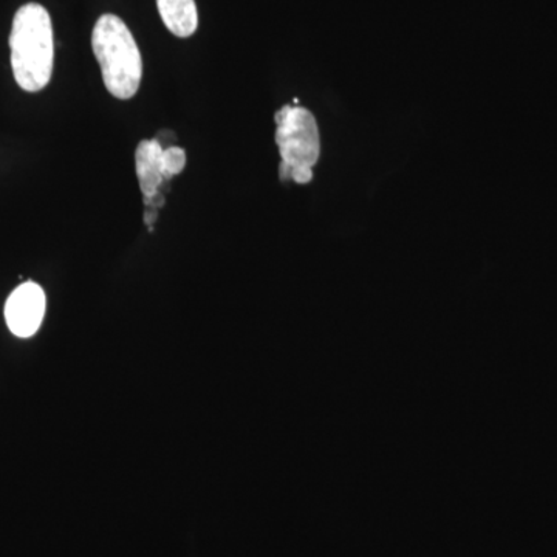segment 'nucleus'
Listing matches in <instances>:
<instances>
[{
	"instance_id": "39448f33",
	"label": "nucleus",
	"mask_w": 557,
	"mask_h": 557,
	"mask_svg": "<svg viewBox=\"0 0 557 557\" xmlns=\"http://www.w3.org/2000/svg\"><path fill=\"white\" fill-rule=\"evenodd\" d=\"M163 149L159 139L153 138L139 143L137 152H135L139 189L145 197L157 196L161 186L168 182L164 178L163 163H161Z\"/></svg>"
},
{
	"instance_id": "20e7f679",
	"label": "nucleus",
	"mask_w": 557,
	"mask_h": 557,
	"mask_svg": "<svg viewBox=\"0 0 557 557\" xmlns=\"http://www.w3.org/2000/svg\"><path fill=\"white\" fill-rule=\"evenodd\" d=\"M46 307V293L38 284H21L5 304L7 325L11 333L20 338H30L42 324Z\"/></svg>"
},
{
	"instance_id": "6e6552de",
	"label": "nucleus",
	"mask_w": 557,
	"mask_h": 557,
	"mask_svg": "<svg viewBox=\"0 0 557 557\" xmlns=\"http://www.w3.org/2000/svg\"><path fill=\"white\" fill-rule=\"evenodd\" d=\"M157 218H159V209L146 208L145 223L146 226H149V231H153V223L157 222Z\"/></svg>"
},
{
	"instance_id": "0eeeda50",
	"label": "nucleus",
	"mask_w": 557,
	"mask_h": 557,
	"mask_svg": "<svg viewBox=\"0 0 557 557\" xmlns=\"http://www.w3.org/2000/svg\"><path fill=\"white\" fill-rule=\"evenodd\" d=\"M161 163H163L164 178L170 182L175 175L182 174L186 166V152L178 146L164 148L161 153Z\"/></svg>"
},
{
	"instance_id": "f257e3e1",
	"label": "nucleus",
	"mask_w": 557,
	"mask_h": 557,
	"mask_svg": "<svg viewBox=\"0 0 557 557\" xmlns=\"http://www.w3.org/2000/svg\"><path fill=\"white\" fill-rule=\"evenodd\" d=\"M11 67L17 86L39 91L49 86L54 62L53 25L39 3L17 10L10 35Z\"/></svg>"
},
{
	"instance_id": "f03ea898",
	"label": "nucleus",
	"mask_w": 557,
	"mask_h": 557,
	"mask_svg": "<svg viewBox=\"0 0 557 557\" xmlns=\"http://www.w3.org/2000/svg\"><path fill=\"white\" fill-rule=\"evenodd\" d=\"M91 49L109 94L119 100L134 98L141 84L143 60L126 22L115 14H102L91 33Z\"/></svg>"
},
{
	"instance_id": "423d86ee",
	"label": "nucleus",
	"mask_w": 557,
	"mask_h": 557,
	"mask_svg": "<svg viewBox=\"0 0 557 557\" xmlns=\"http://www.w3.org/2000/svg\"><path fill=\"white\" fill-rule=\"evenodd\" d=\"M168 30L177 38H189L199 28V13L194 0H157Z\"/></svg>"
},
{
	"instance_id": "7ed1b4c3",
	"label": "nucleus",
	"mask_w": 557,
	"mask_h": 557,
	"mask_svg": "<svg viewBox=\"0 0 557 557\" xmlns=\"http://www.w3.org/2000/svg\"><path fill=\"white\" fill-rule=\"evenodd\" d=\"M276 143L282 161L278 177L282 182L307 185L313 178V166L321 153L317 120L310 110L285 106L276 113Z\"/></svg>"
}]
</instances>
